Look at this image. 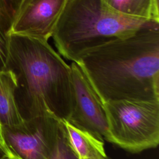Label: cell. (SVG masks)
Segmentation results:
<instances>
[{
    "instance_id": "obj_1",
    "label": "cell",
    "mask_w": 159,
    "mask_h": 159,
    "mask_svg": "<svg viewBox=\"0 0 159 159\" xmlns=\"http://www.w3.org/2000/svg\"><path fill=\"white\" fill-rule=\"evenodd\" d=\"M76 63L103 102L159 101V24L93 47Z\"/></svg>"
},
{
    "instance_id": "obj_2",
    "label": "cell",
    "mask_w": 159,
    "mask_h": 159,
    "mask_svg": "<svg viewBox=\"0 0 159 159\" xmlns=\"http://www.w3.org/2000/svg\"><path fill=\"white\" fill-rule=\"evenodd\" d=\"M6 70L14 75L23 119L44 114L68 119L74 104L71 66L48 41L11 32Z\"/></svg>"
},
{
    "instance_id": "obj_3",
    "label": "cell",
    "mask_w": 159,
    "mask_h": 159,
    "mask_svg": "<svg viewBox=\"0 0 159 159\" xmlns=\"http://www.w3.org/2000/svg\"><path fill=\"white\" fill-rule=\"evenodd\" d=\"M155 24L118 13L102 0H67L52 37L58 53L76 63L87 50Z\"/></svg>"
},
{
    "instance_id": "obj_4",
    "label": "cell",
    "mask_w": 159,
    "mask_h": 159,
    "mask_svg": "<svg viewBox=\"0 0 159 159\" xmlns=\"http://www.w3.org/2000/svg\"><path fill=\"white\" fill-rule=\"evenodd\" d=\"M104 106L108 122L106 140L131 153L157 147L159 101H112Z\"/></svg>"
},
{
    "instance_id": "obj_5",
    "label": "cell",
    "mask_w": 159,
    "mask_h": 159,
    "mask_svg": "<svg viewBox=\"0 0 159 159\" xmlns=\"http://www.w3.org/2000/svg\"><path fill=\"white\" fill-rule=\"evenodd\" d=\"M1 129L9 159H52L58 145L61 120L44 114Z\"/></svg>"
},
{
    "instance_id": "obj_6",
    "label": "cell",
    "mask_w": 159,
    "mask_h": 159,
    "mask_svg": "<svg viewBox=\"0 0 159 159\" xmlns=\"http://www.w3.org/2000/svg\"><path fill=\"white\" fill-rule=\"evenodd\" d=\"M70 66L74 104L66 120L104 140L106 138L108 129L104 102L79 65L72 62Z\"/></svg>"
},
{
    "instance_id": "obj_7",
    "label": "cell",
    "mask_w": 159,
    "mask_h": 159,
    "mask_svg": "<svg viewBox=\"0 0 159 159\" xmlns=\"http://www.w3.org/2000/svg\"><path fill=\"white\" fill-rule=\"evenodd\" d=\"M67 0H23L12 33L48 41Z\"/></svg>"
},
{
    "instance_id": "obj_8",
    "label": "cell",
    "mask_w": 159,
    "mask_h": 159,
    "mask_svg": "<svg viewBox=\"0 0 159 159\" xmlns=\"http://www.w3.org/2000/svg\"><path fill=\"white\" fill-rule=\"evenodd\" d=\"M69 141L79 159H102L106 157L104 140L79 129L66 120H61Z\"/></svg>"
},
{
    "instance_id": "obj_9",
    "label": "cell",
    "mask_w": 159,
    "mask_h": 159,
    "mask_svg": "<svg viewBox=\"0 0 159 159\" xmlns=\"http://www.w3.org/2000/svg\"><path fill=\"white\" fill-rule=\"evenodd\" d=\"M16 81L10 70L0 71V124L12 126L20 124L21 117L15 99Z\"/></svg>"
},
{
    "instance_id": "obj_10",
    "label": "cell",
    "mask_w": 159,
    "mask_h": 159,
    "mask_svg": "<svg viewBox=\"0 0 159 159\" xmlns=\"http://www.w3.org/2000/svg\"><path fill=\"white\" fill-rule=\"evenodd\" d=\"M122 15L159 24V0H102Z\"/></svg>"
},
{
    "instance_id": "obj_11",
    "label": "cell",
    "mask_w": 159,
    "mask_h": 159,
    "mask_svg": "<svg viewBox=\"0 0 159 159\" xmlns=\"http://www.w3.org/2000/svg\"><path fill=\"white\" fill-rule=\"evenodd\" d=\"M23 0H0V71L6 69L9 36Z\"/></svg>"
},
{
    "instance_id": "obj_12",
    "label": "cell",
    "mask_w": 159,
    "mask_h": 159,
    "mask_svg": "<svg viewBox=\"0 0 159 159\" xmlns=\"http://www.w3.org/2000/svg\"><path fill=\"white\" fill-rule=\"evenodd\" d=\"M52 159H79L69 141L61 120L58 145Z\"/></svg>"
},
{
    "instance_id": "obj_13",
    "label": "cell",
    "mask_w": 159,
    "mask_h": 159,
    "mask_svg": "<svg viewBox=\"0 0 159 159\" xmlns=\"http://www.w3.org/2000/svg\"><path fill=\"white\" fill-rule=\"evenodd\" d=\"M0 159H9V155L4 148L0 144Z\"/></svg>"
},
{
    "instance_id": "obj_14",
    "label": "cell",
    "mask_w": 159,
    "mask_h": 159,
    "mask_svg": "<svg viewBox=\"0 0 159 159\" xmlns=\"http://www.w3.org/2000/svg\"><path fill=\"white\" fill-rule=\"evenodd\" d=\"M0 144L4 148V140H3L2 134V129H1V124H0Z\"/></svg>"
},
{
    "instance_id": "obj_15",
    "label": "cell",
    "mask_w": 159,
    "mask_h": 159,
    "mask_svg": "<svg viewBox=\"0 0 159 159\" xmlns=\"http://www.w3.org/2000/svg\"><path fill=\"white\" fill-rule=\"evenodd\" d=\"M102 159H112V158H109V157H108L107 156H106V157H105L104 158H103Z\"/></svg>"
}]
</instances>
